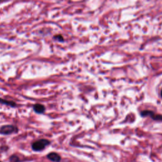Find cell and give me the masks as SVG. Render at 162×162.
Returning <instances> with one entry per match:
<instances>
[{
	"instance_id": "obj_1",
	"label": "cell",
	"mask_w": 162,
	"mask_h": 162,
	"mask_svg": "<svg viewBox=\"0 0 162 162\" xmlns=\"http://www.w3.org/2000/svg\"><path fill=\"white\" fill-rule=\"evenodd\" d=\"M50 144V141L47 139H42L37 140L32 145V148L35 151H41Z\"/></svg>"
},
{
	"instance_id": "obj_2",
	"label": "cell",
	"mask_w": 162,
	"mask_h": 162,
	"mask_svg": "<svg viewBox=\"0 0 162 162\" xmlns=\"http://www.w3.org/2000/svg\"><path fill=\"white\" fill-rule=\"evenodd\" d=\"M19 129L14 125H6L0 128V134L2 135H10L11 134L17 133Z\"/></svg>"
},
{
	"instance_id": "obj_3",
	"label": "cell",
	"mask_w": 162,
	"mask_h": 162,
	"mask_svg": "<svg viewBox=\"0 0 162 162\" xmlns=\"http://www.w3.org/2000/svg\"><path fill=\"white\" fill-rule=\"evenodd\" d=\"M141 115L143 117L145 116H150L151 118H153L154 120H162V115H155V114L151 111H148L145 110L141 112Z\"/></svg>"
},
{
	"instance_id": "obj_4",
	"label": "cell",
	"mask_w": 162,
	"mask_h": 162,
	"mask_svg": "<svg viewBox=\"0 0 162 162\" xmlns=\"http://www.w3.org/2000/svg\"><path fill=\"white\" fill-rule=\"evenodd\" d=\"M47 158L53 162H60L61 161V157L56 153H50L47 155Z\"/></svg>"
},
{
	"instance_id": "obj_5",
	"label": "cell",
	"mask_w": 162,
	"mask_h": 162,
	"mask_svg": "<svg viewBox=\"0 0 162 162\" xmlns=\"http://www.w3.org/2000/svg\"><path fill=\"white\" fill-rule=\"evenodd\" d=\"M33 108H34V112L39 114H43L46 110V108L44 105H41V104H38V103L34 105Z\"/></svg>"
},
{
	"instance_id": "obj_6",
	"label": "cell",
	"mask_w": 162,
	"mask_h": 162,
	"mask_svg": "<svg viewBox=\"0 0 162 162\" xmlns=\"http://www.w3.org/2000/svg\"><path fill=\"white\" fill-rule=\"evenodd\" d=\"M0 103L3 104V105L10 106H11V107H15V106H17V104L15 103V102H11V101L6 100V99H2V98H0Z\"/></svg>"
},
{
	"instance_id": "obj_7",
	"label": "cell",
	"mask_w": 162,
	"mask_h": 162,
	"mask_svg": "<svg viewBox=\"0 0 162 162\" xmlns=\"http://www.w3.org/2000/svg\"><path fill=\"white\" fill-rule=\"evenodd\" d=\"M54 39L58 41H63V38L61 35H56L54 37Z\"/></svg>"
},
{
	"instance_id": "obj_8",
	"label": "cell",
	"mask_w": 162,
	"mask_h": 162,
	"mask_svg": "<svg viewBox=\"0 0 162 162\" xmlns=\"http://www.w3.org/2000/svg\"><path fill=\"white\" fill-rule=\"evenodd\" d=\"M10 161L11 162H18L19 161V158L17 156H12L10 158Z\"/></svg>"
},
{
	"instance_id": "obj_9",
	"label": "cell",
	"mask_w": 162,
	"mask_h": 162,
	"mask_svg": "<svg viewBox=\"0 0 162 162\" xmlns=\"http://www.w3.org/2000/svg\"><path fill=\"white\" fill-rule=\"evenodd\" d=\"M161 96H162V90H161Z\"/></svg>"
},
{
	"instance_id": "obj_10",
	"label": "cell",
	"mask_w": 162,
	"mask_h": 162,
	"mask_svg": "<svg viewBox=\"0 0 162 162\" xmlns=\"http://www.w3.org/2000/svg\"><path fill=\"white\" fill-rule=\"evenodd\" d=\"M0 162H1V161H0Z\"/></svg>"
}]
</instances>
